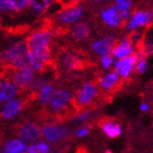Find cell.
<instances>
[{"label": "cell", "instance_id": "obj_1", "mask_svg": "<svg viewBox=\"0 0 153 153\" xmlns=\"http://www.w3.org/2000/svg\"><path fill=\"white\" fill-rule=\"evenodd\" d=\"M53 37L54 34L52 30L42 27L34 30L25 40L30 54L45 65H47L52 58L51 44Z\"/></svg>", "mask_w": 153, "mask_h": 153}, {"label": "cell", "instance_id": "obj_2", "mask_svg": "<svg viewBox=\"0 0 153 153\" xmlns=\"http://www.w3.org/2000/svg\"><path fill=\"white\" fill-rule=\"evenodd\" d=\"M0 63L11 70L30 68V53L27 48L26 41L19 40L10 45L0 53Z\"/></svg>", "mask_w": 153, "mask_h": 153}, {"label": "cell", "instance_id": "obj_3", "mask_svg": "<svg viewBox=\"0 0 153 153\" xmlns=\"http://www.w3.org/2000/svg\"><path fill=\"white\" fill-rule=\"evenodd\" d=\"M151 25H153V9L133 10L129 18L124 23L125 30L128 34L140 32Z\"/></svg>", "mask_w": 153, "mask_h": 153}, {"label": "cell", "instance_id": "obj_4", "mask_svg": "<svg viewBox=\"0 0 153 153\" xmlns=\"http://www.w3.org/2000/svg\"><path fill=\"white\" fill-rule=\"evenodd\" d=\"M99 96H100V89L98 87L97 82L87 80L82 82L76 94H74V102L78 108L85 109L96 102Z\"/></svg>", "mask_w": 153, "mask_h": 153}, {"label": "cell", "instance_id": "obj_5", "mask_svg": "<svg viewBox=\"0 0 153 153\" xmlns=\"http://www.w3.org/2000/svg\"><path fill=\"white\" fill-rule=\"evenodd\" d=\"M71 131L68 127L60 123H46L41 125V139L50 144H56L65 141L70 137Z\"/></svg>", "mask_w": 153, "mask_h": 153}, {"label": "cell", "instance_id": "obj_6", "mask_svg": "<svg viewBox=\"0 0 153 153\" xmlns=\"http://www.w3.org/2000/svg\"><path fill=\"white\" fill-rule=\"evenodd\" d=\"M74 101V94L68 88L54 89L50 100L48 102L47 109L53 114L64 112Z\"/></svg>", "mask_w": 153, "mask_h": 153}, {"label": "cell", "instance_id": "obj_7", "mask_svg": "<svg viewBox=\"0 0 153 153\" xmlns=\"http://www.w3.org/2000/svg\"><path fill=\"white\" fill-rule=\"evenodd\" d=\"M85 9L80 4H74L60 10L54 15V21L62 26H73L74 24L82 21L85 16Z\"/></svg>", "mask_w": 153, "mask_h": 153}, {"label": "cell", "instance_id": "obj_8", "mask_svg": "<svg viewBox=\"0 0 153 153\" xmlns=\"http://www.w3.org/2000/svg\"><path fill=\"white\" fill-rule=\"evenodd\" d=\"M137 53V47L136 44L131 40L129 34L128 35H123L122 37L116 40L114 47H113L111 54L115 60H120L127 58L130 56H135Z\"/></svg>", "mask_w": 153, "mask_h": 153}, {"label": "cell", "instance_id": "obj_9", "mask_svg": "<svg viewBox=\"0 0 153 153\" xmlns=\"http://www.w3.org/2000/svg\"><path fill=\"white\" fill-rule=\"evenodd\" d=\"M18 137L26 144L33 143L41 139V125L33 121L23 122L18 127Z\"/></svg>", "mask_w": 153, "mask_h": 153}, {"label": "cell", "instance_id": "obj_10", "mask_svg": "<svg viewBox=\"0 0 153 153\" xmlns=\"http://www.w3.org/2000/svg\"><path fill=\"white\" fill-rule=\"evenodd\" d=\"M36 75L37 74L30 68H16L11 71L9 79L20 91H25L30 90V85Z\"/></svg>", "mask_w": 153, "mask_h": 153}, {"label": "cell", "instance_id": "obj_11", "mask_svg": "<svg viewBox=\"0 0 153 153\" xmlns=\"http://www.w3.org/2000/svg\"><path fill=\"white\" fill-rule=\"evenodd\" d=\"M100 20L110 30H118L124 26V20L113 4L104 7L100 11Z\"/></svg>", "mask_w": 153, "mask_h": 153}, {"label": "cell", "instance_id": "obj_12", "mask_svg": "<svg viewBox=\"0 0 153 153\" xmlns=\"http://www.w3.org/2000/svg\"><path fill=\"white\" fill-rule=\"evenodd\" d=\"M24 101L19 97H15L11 100L7 101L0 106V118L3 121H11L14 120L23 112Z\"/></svg>", "mask_w": 153, "mask_h": 153}, {"label": "cell", "instance_id": "obj_13", "mask_svg": "<svg viewBox=\"0 0 153 153\" xmlns=\"http://www.w3.org/2000/svg\"><path fill=\"white\" fill-rule=\"evenodd\" d=\"M116 40L117 38L115 35H104L98 37L90 42V50L98 56L110 54Z\"/></svg>", "mask_w": 153, "mask_h": 153}, {"label": "cell", "instance_id": "obj_14", "mask_svg": "<svg viewBox=\"0 0 153 153\" xmlns=\"http://www.w3.org/2000/svg\"><path fill=\"white\" fill-rule=\"evenodd\" d=\"M122 82V78L120 77L114 70L106 71L99 76L97 82V85L100 89V91L104 92H111L112 90L116 89L120 86Z\"/></svg>", "mask_w": 153, "mask_h": 153}, {"label": "cell", "instance_id": "obj_15", "mask_svg": "<svg viewBox=\"0 0 153 153\" xmlns=\"http://www.w3.org/2000/svg\"><path fill=\"white\" fill-rule=\"evenodd\" d=\"M135 68L136 56H127V58H124V59L115 60L113 70L120 75L122 79H128L135 73Z\"/></svg>", "mask_w": 153, "mask_h": 153}, {"label": "cell", "instance_id": "obj_16", "mask_svg": "<svg viewBox=\"0 0 153 153\" xmlns=\"http://www.w3.org/2000/svg\"><path fill=\"white\" fill-rule=\"evenodd\" d=\"M28 0H0V14H19L27 9Z\"/></svg>", "mask_w": 153, "mask_h": 153}, {"label": "cell", "instance_id": "obj_17", "mask_svg": "<svg viewBox=\"0 0 153 153\" xmlns=\"http://www.w3.org/2000/svg\"><path fill=\"white\" fill-rule=\"evenodd\" d=\"M100 129H101V133L109 139L120 138L123 135V131H124L123 125L120 122L112 120V118L104 120L100 124Z\"/></svg>", "mask_w": 153, "mask_h": 153}, {"label": "cell", "instance_id": "obj_18", "mask_svg": "<svg viewBox=\"0 0 153 153\" xmlns=\"http://www.w3.org/2000/svg\"><path fill=\"white\" fill-rule=\"evenodd\" d=\"M60 62L64 70L68 72H75L82 68V61L78 53L74 52V51H65L61 56Z\"/></svg>", "mask_w": 153, "mask_h": 153}, {"label": "cell", "instance_id": "obj_19", "mask_svg": "<svg viewBox=\"0 0 153 153\" xmlns=\"http://www.w3.org/2000/svg\"><path fill=\"white\" fill-rule=\"evenodd\" d=\"M19 90L10 79L0 78V106L7 101L11 100L13 98L18 97Z\"/></svg>", "mask_w": 153, "mask_h": 153}, {"label": "cell", "instance_id": "obj_20", "mask_svg": "<svg viewBox=\"0 0 153 153\" xmlns=\"http://www.w3.org/2000/svg\"><path fill=\"white\" fill-rule=\"evenodd\" d=\"M27 144L19 137L10 138L3 142L0 148V153H25Z\"/></svg>", "mask_w": 153, "mask_h": 153}, {"label": "cell", "instance_id": "obj_21", "mask_svg": "<svg viewBox=\"0 0 153 153\" xmlns=\"http://www.w3.org/2000/svg\"><path fill=\"white\" fill-rule=\"evenodd\" d=\"M91 35V27L86 22H78L71 26V36L74 40L76 41H86Z\"/></svg>", "mask_w": 153, "mask_h": 153}, {"label": "cell", "instance_id": "obj_22", "mask_svg": "<svg viewBox=\"0 0 153 153\" xmlns=\"http://www.w3.org/2000/svg\"><path fill=\"white\" fill-rule=\"evenodd\" d=\"M54 0H28L27 9H30L34 14L40 15L48 11L53 4Z\"/></svg>", "mask_w": 153, "mask_h": 153}, {"label": "cell", "instance_id": "obj_23", "mask_svg": "<svg viewBox=\"0 0 153 153\" xmlns=\"http://www.w3.org/2000/svg\"><path fill=\"white\" fill-rule=\"evenodd\" d=\"M54 86L51 84L50 82H48L47 84H45L38 91L36 92V99L38 101L40 105L46 106L50 100L51 96H52L53 91H54Z\"/></svg>", "mask_w": 153, "mask_h": 153}, {"label": "cell", "instance_id": "obj_24", "mask_svg": "<svg viewBox=\"0 0 153 153\" xmlns=\"http://www.w3.org/2000/svg\"><path fill=\"white\" fill-rule=\"evenodd\" d=\"M113 6L120 12L124 22L129 18L134 9V0H113Z\"/></svg>", "mask_w": 153, "mask_h": 153}, {"label": "cell", "instance_id": "obj_25", "mask_svg": "<svg viewBox=\"0 0 153 153\" xmlns=\"http://www.w3.org/2000/svg\"><path fill=\"white\" fill-rule=\"evenodd\" d=\"M51 151V144L40 139L38 141L27 144L25 153H49Z\"/></svg>", "mask_w": 153, "mask_h": 153}, {"label": "cell", "instance_id": "obj_26", "mask_svg": "<svg viewBox=\"0 0 153 153\" xmlns=\"http://www.w3.org/2000/svg\"><path fill=\"white\" fill-rule=\"evenodd\" d=\"M136 56V68L135 73L138 75H143L149 70V62H148V56L141 52V51H137Z\"/></svg>", "mask_w": 153, "mask_h": 153}, {"label": "cell", "instance_id": "obj_27", "mask_svg": "<svg viewBox=\"0 0 153 153\" xmlns=\"http://www.w3.org/2000/svg\"><path fill=\"white\" fill-rule=\"evenodd\" d=\"M91 117H92V113L90 110L82 109L80 110L79 112H77L76 114L74 115L72 121H73V123L80 125V124H87L91 120Z\"/></svg>", "mask_w": 153, "mask_h": 153}, {"label": "cell", "instance_id": "obj_28", "mask_svg": "<svg viewBox=\"0 0 153 153\" xmlns=\"http://www.w3.org/2000/svg\"><path fill=\"white\" fill-rule=\"evenodd\" d=\"M100 60H99V63H100V68H102L103 71H110V70H113L114 68V63L115 59L112 56V54H104V56H99Z\"/></svg>", "mask_w": 153, "mask_h": 153}, {"label": "cell", "instance_id": "obj_29", "mask_svg": "<svg viewBox=\"0 0 153 153\" xmlns=\"http://www.w3.org/2000/svg\"><path fill=\"white\" fill-rule=\"evenodd\" d=\"M91 133V126L89 124H80L74 130V136L78 139H84L88 137Z\"/></svg>", "mask_w": 153, "mask_h": 153}, {"label": "cell", "instance_id": "obj_30", "mask_svg": "<svg viewBox=\"0 0 153 153\" xmlns=\"http://www.w3.org/2000/svg\"><path fill=\"white\" fill-rule=\"evenodd\" d=\"M47 82H48V79L45 78V76L36 75V77L34 78V80H33V82H32V85H30V91L36 94V92L38 91L39 89H40L45 84H47Z\"/></svg>", "mask_w": 153, "mask_h": 153}, {"label": "cell", "instance_id": "obj_31", "mask_svg": "<svg viewBox=\"0 0 153 153\" xmlns=\"http://www.w3.org/2000/svg\"><path fill=\"white\" fill-rule=\"evenodd\" d=\"M150 109H151L150 103L147 102V101H143V102H141L139 104V111L141 113H148L150 111Z\"/></svg>", "mask_w": 153, "mask_h": 153}, {"label": "cell", "instance_id": "obj_32", "mask_svg": "<svg viewBox=\"0 0 153 153\" xmlns=\"http://www.w3.org/2000/svg\"><path fill=\"white\" fill-rule=\"evenodd\" d=\"M92 2H94V3H100V2H103L104 0H91Z\"/></svg>", "mask_w": 153, "mask_h": 153}, {"label": "cell", "instance_id": "obj_33", "mask_svg": "<svg viewBox=\"0 0 153 153\" xmlns=\"http://www.w3.org/2000/svg\"><path fill=\"white\" fill-rule=\"evenodd\" d=\"M105 153H112V151H110V150H106Z\"/></svg>", "mask_w": 153, "mask_h": 153}, {"label": "cell", "instance_id": "obj_34", "mask_svg": "<svg viewBox=\"0 0 153 153\" xmlns=\"http://www.w3.org/2000/svg\"><path fill=\"white\" fill-rule=\"evenodd\" d=\"M49 153H56V151H52V150H51V151H50V152H49Z\"/></svg>", "mask_w": 153, "mask_h": 153}, {"label": "cell", "instance_id": "obj_35", "mask_svg": "<svg viewBox=\"0 0 153 153\" xmlns=\"http://www.w3.org/2000/svg\"><path fill=\"white\" fill-rule=\"evenodd\" d=\"M0 21H1V14H0Z\"/></svg>", "mask_w": 153, "mask_h": 153}]
</instances>
